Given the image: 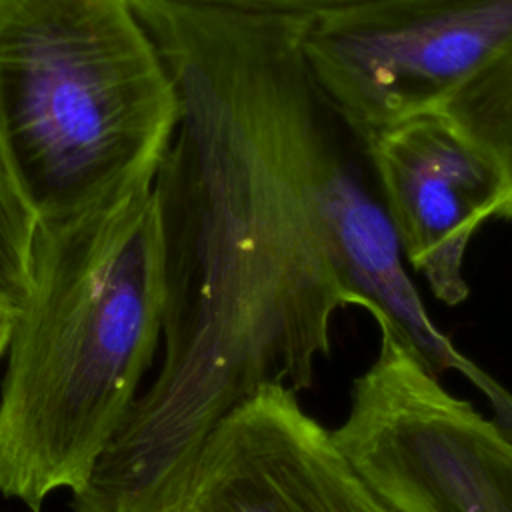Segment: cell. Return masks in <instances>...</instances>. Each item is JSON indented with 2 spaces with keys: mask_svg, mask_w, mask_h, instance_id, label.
Masks as SVG:
<instances>
[{
  "mask_svg": "<svg viewBox=\"0 0 512 512\" xmlns=\"http://www.w3.org/2000/svg\"><path fill=\"white\" fill-rule=\"evenodd\" d=\"M166 272L154 184L40 224L0 386V494L40 512L80 496L162 342Z\"/></svg>",
  "mask_w": 512,
  "mask_h": 512,
  "instance_id": "obj_2",
  "label": "cell"
},
{
  "mask_svg": "<svg viewBox=\"0 0 512 512\" xmlns=\"http://www.w3.org/2000/svg\"><path fill=\"white\" fill-rule=\"evenodd\" d=\"M320 92L364 140L440 110L512 48V0H362L302 24Z\"/></svg>",
  "mask_w": 512,
  "mask_h": 512,
  "instance_id": "obj_4",
  "label": "cell"
},
{
  "mask_svg": "<svg viewBox=\"0 0 512 512\" xmlns=\"http://www.w3.org/2000/svg\"><path fill=\"white\" fill-rule=\"evenodd\" d=\"M436 112L446 116L498 168L506 190L498 216L512 220V48Z\"/></svg>",
  "mask_w": 512,
  "mask_h": 512,
  "instance_id": "obj_8",
  "label": "cell"
},
{
  "mask_svg": "<svg viewBox=\"0 0 512 512\" xmlns=\"http://www.w3.org/2000/svg\"><path fill=\"white\" fill-rule=\"evenodd\" d=\"M12 324H14V314L0 310V360L6 356L10 334H12Z\"/></svg>",
  "mask_w": 512,
  "mask_h": 512,
  "instance_id": "obj_11",
  "label": "cell"
},
{
  "mask_svg": "<svg viewBox=\"0 0 512 512\" xmlns=\"http://www.w3.org/2000/svg\"><path fill=\"white\" fill-rule=\"evenodd\" d=\"M172 2L210 8V10L254 14V16L310 20V18L352 6L362 0H172Z\"/></svg>",
  "mask_w": 512,
  "mask_h": 512,
  "instance_id": "obj_10",
  "label": "cell"
},
{
  "mask_svg": "<svg viewBox=\"0 0 512 512\" xmlns=\"http://www.w3.org/2000/svg\"><path fill=\"white\" fill-rule=\"evenodd\" d=\"M182 512H394L294 390L272 386L206 442Z\"/></svg>",
  "mask_w": 512,
  "mask_h": 512,
  "instance_id": "obj_5",
  "label": "cell"
},
{
  "mask_svg": "<svg viewBox=\"0 0 512 512\" xmlns=\"http://www.w3.org/2000/svg\"><path fill=\"white\" fill-rule=\"evenodd\" d=\"M178 120L130 0H0V142L40 224L154 184Z\"/></svg>",
  "mask_w": 512,
  "mask_h": 512,
  "instance_id": "obj_3",
  "label": "cell"
},
{
  "mask_svg": "<svg viewBox=\"0 0 512 512\" xmlns=\"http://www.w3.org/2000/svg\"><path fill=\"white\" fill-rule=\"evenodd\" d=\"M366 146L404 258L442 304L464 302L468 244L504 206L498 168L440 112L388 126Z\"/></svg>",
  "mask_w": 512,
  "mask_h": 512,
  "instance_id": "obj_6",
  "label": "cell"
},
{
  "mask_svg": "<svg viewBox=\"0 0 512 512\" xmlns=\"http://www.w3.org/2000/svg\"><path fill=\"white\" fill-rule=\"evenodd\" d=\"M38 216L0 142V310L16 314L30 290Z\"/></svg>",
  "mask_w": 512,
  "mask_h": 512,
  "instance_id": "obj_9",
  "label": "cell"
},
{
  "mask_svg": "<svg viewBox=\"0 0 512 512\" xmlns=\"http://www.w3.org/2000/svg\"><path fill=\"white\" fill-rule=\"evenodd\" d=\"M376 490L394 512H512V436L454 394H438L392 432Z\"/></svg>",
  "mask_w": 512,
  "mask_h": 512,
  "instance_id": "obj_7",
  "label": "cell"
},
{
  "mask_svg": "<svg viewBox=\"0 0 512 512\" xmlns=\"http://www.w3.org/2000/svg\"><path fill=\"white\" fill-rule=\"evenodd\" d=\"M130 2L180 102L154 178L164 348L74 512H182L214 430L264 388H308L350 306L310 202L306 20Z\"/></svg>",
  "mask_w": 512,
  "mask_h": 512,
  "instance_id": "obj_1",
  "label": "cell"
}]
</instances>
